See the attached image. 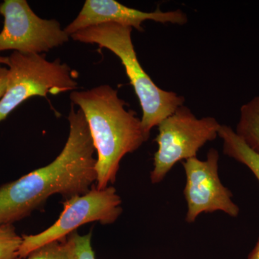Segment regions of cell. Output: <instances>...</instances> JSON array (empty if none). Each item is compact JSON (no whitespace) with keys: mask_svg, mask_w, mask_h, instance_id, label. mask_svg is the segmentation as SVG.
<instances>
[{"mask_svg":"<svg viewBox=\"0 0 259 259\" xmlns=\"http://www.w3.org/2000/svg\"><path fill=\"white\" fill-rule=\"evenodd\" d=\"M68 120L67 141L54 161L0 187V225L28 217L54 194L66 200L88 193L96 182L97 158L88 122L73 105Z\"/></svg>","mask_w":259,"mask_h":259,"instance_id":"cell-1","label":"cell"},{"mask_svg":"<svg viewBox=\"0 0 259 259\" xmlns=\"http://www.w3.org/2000/svg\"><path fill=\"white\" fill-rule=\"evenodd\" d=\"M70 99L79 107L88 122L97 153L96 187L114 184L122 158L134 153L149 139L141 119L125 108L117 90L102 84L85 91H74Z\"/></svg>","mask_w":259,"mask_h":259,"instance_id":"cell-2","label":"cell"},{"mask_svg":"<svg viewBox=\"0 0 259 259\" xmlns=\"http://www.w3.org/2000/svg\"><path fill=\"white\" fill-rule=\"evenodd\" d=\"M132 31L130 27L106 23L83 29L71 37L76 41L97 44L108 49L120 59L141 104L143 127L150 135L153 127L184 105L185 98L174 92L162 90L153 82L138 59Z\"/></svg>","mask_w":259,"mask_h":259,"instance_id":"cell-3","label":"cell"},{"mask_svg":"<svg viewBox=\"0 0 259 259\" xmlns=\"http://www.w3.org/2000/svg\"><path fill=\"white\" fill-rule=\"evenodd\" d=\"M8 66L6 91L0 100V122L30 97L57 95L77 88L74 71L59 59L50 61L40 54L13 51Z\"/></svg>","mask_w":259,"mask_h":259,"instance_id":"cell-4","label":"cell"},{"mask_svg":"<svg viewBox=\"0 0 259 259\" xmlns=\"http://www.w3.org/2000/svg\"><path fill=\"white\" fill-rule=\"evenodd\" d=\"M158 127V150L150 175L152 184L162 182L179 161L197 157L201 148L218 137L221 125L214 117L198 118L182 105Z\"/></svg>","mask_w":259,"mask_h":259,"instance_id":"cell-5","label":"cell"},{"mask_svg":"<svg viewBox=\"0 0 259 259\" xmlns=\"http://www.w3.org/2000/svg\"><path fill=\"white\" fill-rule=\"evenodd\" d=\"M121 204L122 199L112 186L102 190L95 187L88 193L66 199L60 216L52 226L37 234L22 236L17 259L25 258L42 245L66 238L83 225L115 223L122 214Z\"/></svg>","mask_w":259,"mask_h":259,"instance_id":"cell-6","label":"cell"},{"mask_svg":"<svg viewBox=\"0 0 259 259\" xmlns=\"http://www.w3.org/2000/svg\"><path fill=\"white\" fill-rule=\"evenodd\" d=\"M0 15L4 18L0 32V52L40 54L69 40L58 20L40 18L25 0H5L0 4Z\"/></svg>","mask_w":259,"mask_h":259,"instance_id":"cell-7","label":"cell"},{"mask_svg":"<svg viewBox=\"0 0 259 259\" xmlns=\"http://www.w3.org/2000/svg\"><path fill=\"white\" fill-rule=\"evenodd\" d=\"M219 158L217 150L211 148L204 161L194 157L183 162L186 175L184 195L187 203L186 222L194 223L202 213L221 211L233 218L239 214L233 194L220 179Z\"/></svg>","mask_w":259,"mask_h":259,"instance_id":"cell-8","label":"cell"},{"mask_svg":"<svg viewBox=\"0 0 259 259\" xmlns=\"http://www.w3.org/2000/svg\"><path fill=\"white\" fill-rule=\"evenodd\" d=\"M148 20L183 25L187 23L188 18L181 10L163 12L157 8L148 13L128 8L115 0H87L79 15L64 30L71 37L83 29L102 24L115 23L143 32L142 23Z\"/></svg>","mask_w":259,"mask_h":259,"instance_id":"cell-9","label":"cell"},{"mask_svg":"<svg viewBox=\"0 0 259 259\" xmlns=\"http://www.w3.org/2000/svg\"><path fill=\"white\" fill-rule=\"evenodd\" d=\"M218 136L223 141V153L248 167L259 182L258 153L250 149L229 126L221 125Z\"/></svg>","mask_w":259,"mask_h":259,"instance_id":"cell-10","label":"cell"},{"mask_svg":"<svg viewBox=\"0 0 259 259\" xmlns=\"http://www.w3.org/2000/svg\"><path fill=\"white\" fill-rule=\"evenodd\" d=\"M235 132L250 149L259 154V96L242 105Z\"/></svg>","mask_w":259,"mask_h":259,"instance_id":"cell-11","label":"cell"},{"mask_svg":"<svg viewBox=\"0 0 259 259\" xmlns=\"http://www.w3.org/2000/svg\"><path fill=\"white\" fill-rule=\"evenodd\" d=\"M26 259H72V247L68 236L34 250Z\"/></svg>","mask_w":259,"mask_h":259,"instance_id":"cell-12","label":"cell"},{"mask_svg":"<svg viewBox=\"0 0 259 259\" xmlns=\"http://www.w3.org/2000/svg\"><path fill=\"white\" fill-rule=\"evenodd\" d=\"M22 241L13 225H0V259H17Z\"/></svg>","mask_w":259,"mask_h":259,"instance_id":"cell-13","label":"cell"},{"mask_svg":"<svg viewBox=\"0 0 259 259\" xmlns=\"http://www.w3.org/2000/svg\"><path fill=\"white\" fill-rule=\"evenodd\" d=\"M92 236V232L81 236L76 231L68 236L72 247V259H95Z\"/></svg>","mask_w":259,"mask_h":259,"instance_id":"cell-14","label":"cell"},{"mask_svg":"<svg viewBox=\"0 0 259 259\" xmlns=\"http://www.w3.org/2000/svg\"><path fill=\"white\" fill-rule=\"evenodd\" d=\"M8 69L4 66H0V100L6 91L8 82Z\"/></svg>","mask_w":259,"mask_h":259,"instance_id":"cell-15","label":"cell"},{"mask_svg":"<svg viewBox=\"0 0 259 259\" xmlns=\"http://www.w3.org/2000/svg\"><path fill=\"white\" fill-rule=\"evenodd\" d=\"M248 259H259V238L254 248L248 255Z\"/></svg>","mask_w":259,"mask_h":259,"instance_id":"cell-16","label":"cell"},{"mask_svg":"<svg viewBox=\"0 0 259 259\" xmlns=\"http://www.w3.org/2000/svg\"><path fill=\"white\" fill-rule=\"evenodd\" d=\"M8 57L0 56V66H8Z\"/></svg>","mask_w":259,"mask_h":259,"instance_id":"cell-17","label":"cell"}]
</instances>
